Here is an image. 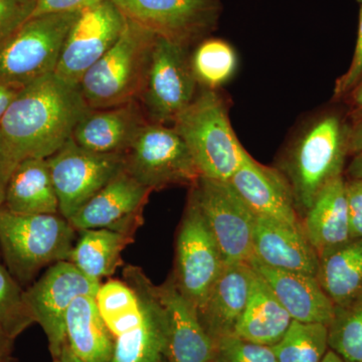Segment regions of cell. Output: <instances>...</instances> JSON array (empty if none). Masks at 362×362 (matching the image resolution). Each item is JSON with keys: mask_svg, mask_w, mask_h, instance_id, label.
I'll list each match as a JSON object with an SVG mask.
<instances>
[{"mask_svg": "<svg viewBox=\"0 0 362 362\" xmlns=\"http://www.w3.org/2000/svg\"><path fill=\"white\" fill-rule=\"evenodd\" d=\"M89 110L78 85L54 73L25 86L0 121V160L14 170L26 159L49 158Z\"/></svg>", "mask_w": 362, "mask_h": 362, "instance_id": "6da1fadb", "label": "cell"}, {"mask_svg": "<svg viewBox=\"0 0 362 362\" xmlns=\"http://www.w3.org/2000/svg\"><path fill=\"white\" fill-rule=\"evenodd\" d=\"M77 230L61 214H25L0 207V252L23 287L40 271L68 261Z\"/></svg>", "mask_w": 362, "mask_h": 362, "instance_id": "7a4b0ae2", "label": "cell"}, {"mask_svg": "<svg viewBox=\"0 0 362 362\" xmlns=\"http://www.w3.org/2000/svg\"><path fill=\"white\" fill-rule=\"evenodd\" d=\"M157 37L137 23L126 21L116 44L78 83L90 109L139 102Z\"/></svg>", "mask_w": 362, "mask_h": 362, "instance_id": "3957f363", "label": "cell"}, {"mask_svg": "<svg viewBox=\"0 0 362 362\" xmlns=\"http://www.w3.org/2000/svg\"><path fill=\"white\" fill-rule=\"evenodd\" d=\"M173 127L187 143L201 177L228 182L247 151L235 136L225 100L204 89L175 119Z\"/></svg>", "mask_w": 362, "mask_h": 362, "instance_id": "277c9868", "label": "cell"}, {"mask_svg": "<svg viewBox=\"0 0 362 362\" xmlns=\"http://www.w3.org/2000/svg\"><path fill=\"white\" fill-rule=\"evenodd\" d=\"M349 135L338 117L324 116L292 145L284 159L283 175L291 187L298 213L304 216L319 192L341 176Z\"/></svg>", "mask_w": 362, "mask_h": 362, "instance_id": "5b68a950", "label": "cell"}, {"mask_svg": "<svg viewBox=\"0 0 362 362\" xmlns=\"http://www.w3.org/2000/svg\"><path fill=\"white\" fill-rule=\"evenodd\" d=\"M80 13L35 16L0 42V83L23 88L54 73L66 35Z\"/></svg>", "mask_w": 362, "mask_h": 362, "instance_id": "8992f818", "label": "cell"}, {"mask_svg": "<svg viewBox=\"0 0 362 362\" xmlns=\"http://www.w3.org/2000/svg\"><path fill=\"white\" fill-rule=\"evenodd\" d=\"M124 169L152 192L192 187L201 178L187 143L173 125L147 122L124 154Z\"/></svg>", "mask_w": 362, "mask_h": 362, "instance_id": "52a82bcc", "label": "cell"}, {"mask_svg": "<svg viewBox=\"0 0 362 362\" xmlns=\"http://www.w3.org/2000/svg\"><path fill=\"white\" fill-rule=\"evenodd\" d=\"M188 47L157 37L140 104L150 122L173 125L197 96Z\"/></svg>", "mask_w": 362, "mask_h": 362, "instance_id": "ba28073f", "label": "cell"}, {"mask_svg": "<svg viewBox=\"0 0 362 362\" xmlns=\"http://www.w3.org/2000/svg\"><path fill=\"white\" fill-rule=\"evenodd\" d=\"M225 265L220 247L189 194L176 239L173 280L180 291L199 309Z\"/></svg>", "mask_w": 362, "mask_h": 362, "instance_id": "9c48e42d", "label": "cell"}, {"mask_svg": "<svg viewBox=\"0 0 362 362\" xmlns=\"http://www.w3.org/2000/svg\"><path fill=\"white\" fill-rule=\"evenodd\" d=\"M226 264L247 263L254 255L256 216L228 182L201 177L190 189Z\"/></svg>", "mask_w": 362, "mask_h": 362, "instance_id": "30bf717a", "label": "cell"}, {"mask_svg": "<svg viewBox=\"0 0 362 362\" xmlns=\"http://www.w3.org/2000/svg\"><path fill=\"white\" fill-rule=\"evenodd\" d=\"M100 285L71 262L62 261L49 267L25 290L26 304L35 323L44 330L52 358L61 354L66 343L65 321L71 304L80 296H96Z\"/></svg>", "mask_w": 362, "mask_h": 362, "instance_id": "8fae6325", "label": "cell"}, {"mask_svg": "<svg viewBox=\"0 0 362 362\" xmlns=\"http://www.w3.org/2000/svg\"><path fill=\"white\" fill-rule=\"evenodd\" d=\"M47 160L66 220L124 169V154L96 153L71 138Z\"/></svg>", "mask_w": 362, "mask_h": 362, "instance_id": "7c38bea8", "label": "cell"}, {"mask_svg": "<svg viewBox=\"0 0 362 362\" xmlns=\"http://www.w3.org/2000/svg\"><path fill=\"white\" fill-rule=\"evenodd\" d=\"M126 21L110 0L81 11L66 35L54 74L78 85L85 74L116 44Z\"/></svg>", "mask_w": 362, "mask_h": 362, "instance_id": "4fadbf2b", "label": "cell"}, {"mask_svg": "<svg viewBox=\"0 0 362 362\" xmlns=\"http://www.w3.org/2000/svg\"><path fill=\"white\" fill-rule=\"evenodd\" d=\"M128 21L161 39L189 47L216 25V0H110Z\"/></svg>", "mask_w": 362, "mask_h": 362, "instance_id": "5bb4252c", "label": "cell"}, {"mask_svg": "<svg viewBox=\"0 0 362 362\" xmlns=\"http://www.w3.org/2000/svg\"><path fill=\"white\" fill-rule=\"evenodd\" d=\"M152 192L123 169L68 221L77 232L106 228L134 235Z\"/></svg>", "mask_w": 362, "mask_h": 362, "instance_id": "9a60e30c", "label": "cell"}, {"mask_svg": "<svg viewBox=\"0 0 362 362\" xmlns=\"http://www.w3.org/2000/svg\"><path fill=\"white\" fill-rule=\"evenodd\" d=\"M123 277L135 283L141 291L144 317L137 327L114 340L111 362H164L168 324L157 286L138 267H125Z\"/></svg>", "mask_w": 362, "mask_h": 362, "instance_id": "2e32d148", "label": "cell"}, {"mask_svg": "<svg viewBox=\"0 0 362 362\" xmlns=\"http://www.w3.org/2000/svg\"><path fill=\"white\" fill-rule=\"evenodd\" d=\"M168 324V362H214L216 342L204 329L199 312L176 286L173 276L157 286Z\"/></svg>", "mask_w": 362, "mask_h": 362, "instance_id": "e0dca14e", "label": "cell"}, {"mask_svg": "<svg viewBox=\"0 0 362 362\" xmlns=\"http://www.w3.org/2000/svg\"><path fill=\"white\" fill-rule=\"evenodd\" d=\"M256 216L300 225L291 187L284 175L246 153L228 181Z\"/></svg>", "mask_w": 362, "mask_h": 362, "instance_id": "ac0fdd59", "label": "cell"}, {"mask_svg": "<svg viewBox=\"0 0 362 362\" xmlns=\"http://www.w3.org/2000/svg\"><path fill=\"white\" fill-rule=\"evenodd\" d=\"M148 122L140 102L90 109L74 130L71 139L83 148L102 154H125Z\"/></svg>", "mask_w": 362, "mask_h": 362, "instance_id": "d6986e66", "label": "cell"}, {"mask_svg": "<svg viewBox=\"0 0 362 362\" xmlns=\"http://www.w3.org/2000/svg\"><path fill=\"white\" fill-rule=\"evenodd\" d=\"M252 250L255 258L272 268L317 276L319 257L302 223L291 225L256 216Z\"/></svg>", "mask_w": 362, "mask_h": 362, "instance_id": "ffe728a7", "label": "cell"}, {"mask_svg": "<svg viewBox=\"0 0 362 362\" xmlns=\"http://www.w3.org/2000/svg\"><path fill=\"white\" fill-rule=\"evenodd\" d=\"M249 265L266 281L293 320L326 325L331 322L335 306L316 276L272 268L254 256Z\"/></svg>", "mask_w": 362, "mask_h": 362, "instance_id": "44dd1931", "label": "cell"}, {"mask_svg": "<svg viewBox=\"0 0 362 362\" xmlns=\"http://www.w3.org/2000/svg\"><path fill=\"white\" fill-rule=\"evenodd\" d=\"M252 277L249 264H226L206 301L197 309L202 326L214 342L235 334L246 308Z\"/></svg>", "mask_w": 362, "mask_h": 362, "instance_id": "7402d4cb", "label": "cell"}, {"mask_svg": "<svg viewBox=\"0 0 362 362\" xmlns=\"http://www.w3.org/2000/svg\"><path fill=\"white\" fill-rule=\"evenodd\" d=\"M302 226L319 259L352 240L346 185L342 176L319 192L304 214Z\"/></svg>", "mask_w": 362, "mask_h": 362, "instance_id": "603a6c76", "label": "cell"}, {"mask_svg": "<svg viewBox=\"0 0 362 362\" xmlns=\"http://www.w3.org/2000/svg\"><path fill=\"white\" fill-rule=\"evenodd\" d=\"M292 321L266 281L252 269L246 308L235 326V335L271 347L282 339Z\"/></svg>", "mask_w": 362, "mask_h": 362, "instance_id": "cb8c5ba5", "label": "cell"}, {"mask_svg": "<svg viewBox=\"0 0 362 362\" xmlns=\"http://www.w3.org/2000/svg\"><path fill=\"white\" fill-rule=\"evenodd\" d=\"M4 207L18 214H59L47 159H26L18 164L7 185Z\"/></svg>", "mask_w": 362, "mask_h": 362, "instance_id": "d4e9b609", "label": "cell"}, {"mask_svg": "<svg viewBox=\"0 0 362 362\" xmlns=\"http://www.w3.org/2000/svg\"><path fill=\"white\" fill-rule=\"evenodd\" d=\"M66 339L74 354L84 362H111L114 339L105 324L96 299L80 296L66 312Z\"/></svg>", "mask_w": 362, "mask_h": 362, "instance_id": "484cf974", "label": "cell"}, {"mask_svg": "<svg viewBox=\"0 0 362 362\" xmlns=\"http://www.w3.org/2000/svg\"><path fill=\"white\" fill-rule=\"evenodd\" d=\"M68 261L92 280L101 283L122 265V252L134 235L106 228L81 230Z\"/></svg>", "mask_w": 362, "mask_h": 362, "instance_id": "4316f807", "label": "cell"}, {"mask_svg": "<svg viewBox=\"0 0 362 362\" xmlns=\"http://www.w3.org/2000/svg\"><path fill=\"white\" fill-rule=\"evenodd\" d=\"M317 280L334 306L362 295V239L349 240L319 259Z\"/></svg>", "mask_w": 362, "mask_h": 362, "instance_id": "83f0119b", "label": "cell"}, {"mask_svg": "<svg viewBox=\"0 0 362 362\" xmlns=\"http://www.w3.org/2000/svg\"><path fill=\"white\" fill-rule=\"evenodd\" d=\"M95 299L114 340L137 327L144 317L142 293L129 280L112 279L101 283Z\"/></svg>", "mask_w": 362, "mask_h": 362, "instance_id": "f1b7e54d", "label": "cell"}, {"mask_svg": "<svg viewBox=\"0 0 362 362\" xmlns=\"http://www.w3.org/2000/svg\"><path fill=\"white\" fill-rule=\"evenodd\" d=\"M271 349L278 362H320L329 349L328 325L293 320Z\"/></svg>", "mask_w": 362, "mask_h": 362, "instance_id": "f546056e", "label": "cell"}, {"mask_svg": "<svg viewBox=\"0 0 362 362\" xmlns=\"http://www.w3.org/2000/svg\"><path fill=\"white\" fill-rule=\"evenodd\" d=\"M237 54L228 42L206 40L190 54V66L197 84L214 90L225 84L237 69Z\"/></svg>", "mask_w": 362, "mask_h": 362, "instance_id": "4dcf8cb0", "label": "cell"}, {"mask_svg": "<svg viewBox=\"0 0 362 362\" xmlns=\"http://www.w3.org/2000/svg\"><path fill=\"white\" fill-rule=\"evenodd\" d=\"M329 349L346 362H362V295L335 307L328 324Z\"/></svg>", "mask_w": 362, "mask_h": 362, "instance_id": "1f68e13d", "label": "cell"}, {"mask_svg": "<svg viewBox=\"0 0 362 362\" xmlns=\"http://www.w3.org/2000/svg\"><path fill=\"white\" fill-rule=\"evenodd\" d=\"M33 323L23 286L0 264V327L14 341Z\"/></svg>", "mask_w": 362, "mask_h": 362, "instance_id": "d6a6232c", "label": "cell"}, {"mask_svg": "<svg viewBox=\"0 0 362 362\" xmlns=\"http://www.w3.org/2000/svg\"><path fill=\"white\" fill-rule=\"evenodd\" d=\"M214 362H278L270 346L242 339L237 335L221 338L216 343Z\"/></svg>", "mask_w": 362, "mask_h": 362, "instance_id": "836d02e7", "label": "cell"}, {"mask_svg": "<svg viewBox=\"0 0 362 362\" xmlns=\"http://www.w3.org/2000/svg\"><path fill=\"white\" fill-rule=\"evenodd\" d=\"M35 6V0H0V42L32 18Z\"/></svg>", "mask_w": 362, "mask_h": 362, "instance_id": "e575fe53", "label": "cell"}, {"mask_svg": "<svg viewBox=\"0 0 362 362\" xmlns=\"http://www.w3.org/2000/svg\"><path fill=\"white\" fill-rule=\"evenodd\" d=\"M362 78V6L359 13L358 35L354 59L349 70L337 81L335 86V96L340 97L351 90L356 89Z\"/></svg>", "mask_w": 362, "mask_h": 362, "instance_id": "d590c367", "label": "cell"}, {"mask_svg": "<svg viewBox=\"0 0 362 362\" xmlns=\"http://www.w3.org/2000/svg\"><path fill=\"white\" fill-rule=\"evenodd\" d=\"M351 239H362V180L345 182Z\"/></svg>", "mask_w": 362, "mask_h": 362, "instance_id": "8d00e7d4", "label": "cell"}, {"mask_svg": "<svg viewBox=\"0 0 362 362\" xmlns=\"http://www.w3.org/2000/svg\"><path fill=\"white\" fill-rule=\"evenodd\" d=\"M102 1L104 0H35V11L32 18L42 16V14L82 11L90 6L101 4Z\"/></svg>", "mask_w": 362, "mask_h": 362, "instance_id": "74e56055", "label": "cell"}, {"mask_svg": "<svg viewBox=\"0 0 362 362\" xmlns=\"http://www.w3.org/2000/svg\"><path fill=\"white\" fill-rule=\"evenodd\" d=\"M21 89L0 83V121Z\"/></svg>", "mask_w": 362, "mask_h": 362, "instance_id": "f35d334b", "label": "cell"}, {"mask_svg": "<svg viewBox=\"0 0 362 362\" xmlns=\"http://www.w3.org/2000/svg\"><path fill=\"white\" fill-rule=\"evenodd\" d=\"M349 152L358 154L362 152V121L356 126L354 130L350 131L349 135Z\"/></svg>", "mask_w": 362, "mask_h": 362, "instance_id": "ab89813d", "label": "cell"}, {"mask_svg": "<svg viewBox=\"0 0 362 362\" xmlns=\"http://www.w3.org/2000/svg\"><path fill=\"white\" fill-rule=\"evenodd\" d=\"M13 173V169L0 160V207L4 206V201H6L7 185H8L9 178Z\"/></svg>", "mask_w": 362, "mask_h": 362, "instance_id": "60d3db41", "label": "cell"}, {"mask_svg": "<svg viewBox=\"0 0 362 362\" xmlns=\"http://www.w3.org/2000/svg\"><path fill=\"white\" fill-rule=\"evenodd\" d=\"M13 347V340L0 327V357L11 356Z\"/></svg>", "mask_w": 362, "mask_h": 362, "instance_id": "b9f144b4", "label": "cell"}, {"mask_svg": "<svg viewBox=\"0 0 362 362\" xmlns=\"http://www.w3.org/2000/svg\"><path fill=\"white\" fill-rule=\"evenodd\" d=\"M52 359H54V362H84L74 354L73 350L70 349L68 343H66L61 354Z\"/></svg>", "mask_w": 362, "mask_h": 362, "instance_id": "7bdbcfd3", "label": "cell"}, {"mask_svg": "<svg viewBox=\"0 0 362 362\" xmlns=\"http://www.w3.org/2000/svg\"><path fill=\"white\" fill-rule=\"evenodd\" d=\"M349 173L352 180H362V152L356 154V158L350 164Z\"/></svg>", "mask_w": 362, "mask_h": 362, "instance_id": "ee69618b", "label": "cell"}, {"mask_svg": "<svg viewBox=\"0 0 362 362\" xmlns=\"http://www.w3.org/2000/svg\"><path fill=\"white\" fill-rule=\"evenodd\" d=\"M352 99H354V104L357 108L362 109V82L359 83L354 89Z\"/></svg>", "mask_w": 362, "mask_h": 362, "instance_id": "f6af8a7d", "label": "cell"}, {"mask_svg": "<svg viewBox=\"0 0 362 362\" xmlns=\"http://www.w3.org/2000/svg\"><path fill=\"white\" fill-rule=\"evenodd\" d=\"M320 362H346L342 357L338 356L337 352L333 351V350H327L325 356H324L322 361Z\"/></svg>", "mask_w": 362, "mask_h": 362, "instance_id": "bcb514c9", "label": "cell"}, {"mask_svg": "<svg viewBox=\"0 0 362 362\" xmlns=\"http://www.w3.org/2000/svg\"><path fill=\"white\" fill-rule=\"evenodd\" d=\"M0 362H16L11 356L0 357Z\"/></svg>", "mask_w": 362, "mask_h": 362, "instance_id": "7dc6e473", "label": "cell"}, {"mask_svg": "<svg viewBox=\"0 0 362 362\" xmlns=\"http://www.w3.org/2000/svg\"><path fill=\"white\" fill-rule=\"evenodd\" d=\"M358 1L361 2V6H362V0H358Z\"/></svg>", "mask_w": 362, "mask_h": 362, "instance_id": "c3c4849f", "label": "cell"}, {"mask_svg": "<svg viewBox=\"0 0 362 362\" xmlns=\"http://www.w3.org/2000/svg\"><path fill=\"white\" fill-rule=\"evenodd\" d=\"M0 259H1V252H0Z\"/></svg>", "mask_w": 362, "mask_h": 362, "instance_id": "681fc988", "label": "cell"}]
</instances>
